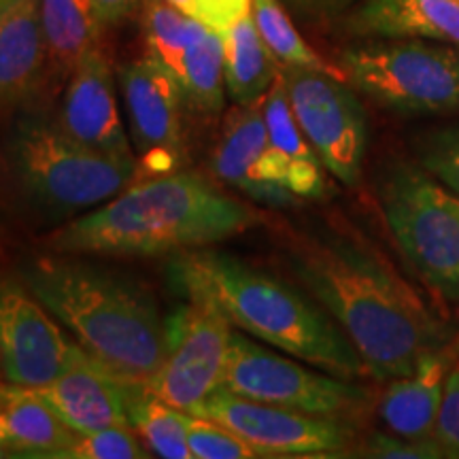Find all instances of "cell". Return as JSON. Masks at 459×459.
<instances>
[{
	"instance_id": "cell-36",
	"label": "cell",
	"mask_w": 459,
	"mask_h": 459,
	"mask_svg": "<svg viewBox=\"0 0 459 459\" xmlns=\"http://www.w3.org/2000/svg\"><path fill=\"white\" fill-rule=\"evenodd\" d=\"M281 3H283L290 11H294L296 15H302L304 17V9H307V0H281Z\"/></svg>"
},
{
	"instance_id": "cell-3",
	"label": "cell",
	"mask_w": 459,
	"mask_h": 459,
	"mask_svg": "<svg viewBox=\"0 0 459 459\" xmlns=\"http://www.w3.org/2000/svg\"><path fill=\"white\" fill-rule=\"evenodd\" d=\"M24 283L79 347L124 385L145 387L170 349V325L141 285L54 254L28 262Z\"/></svg>"
},
{
	"instance_id": "cell-17",
	"label": "cell",
	"mask_w": 459,
	"mask_h": 459,
	"mask_svg": "<svg viewBox=\"0 0 459 459\" xmlns=\"http://www.w3.org/2000/svg\"><path fill=\"white\" fill-rule=\"evenodd\" d=\"M459 358V336L419 359L411 375L394 378L378 402L389 432L404 438H434L446 378Z\"/></svg>"
},
{
	"instance_id": "cell-2",
	"label": "cell",
	"mask_w": 459,
	"mask_h": 459,
	"mask_svg": "<svg viewBox=\"0 0 459 459\" xmlns=\"http://www.w3.org/2000/svg\"><path fill=\"white\" fill-rule=\"evenodd\" d=\"M254 206L194 170L147 177L48 237L54 254L177 255L206 249L260 223Z\"/></svg>"
},
{
	"instance_id": "cell-34",
	"label": "cell",
	"mask_w": 459,
	"mask_h": 459,
	"mask_svg": "<svg viewBox=\"0 0 459 459\" xmlns=\"http://www.w3.org/2000/svg\"><path fill=\"white\" fill-rule=\"evenodd\" d=\"M96 20L102 30L113 28L128 20L134 13H141L143 0H90Z\"/></svg>"
},
{
	"instance_id": "cell-24",
	"label": "cell",
	"mask_w": 459,
	"mask_h": 459,
	"mask_svg": "<svg viewBox=\"0 0 459 459\" xmlns=\"http://www.w3.org/2000/svg\"><path fill=\"white\" fill-rule=\"evenodd\" d=\"M226 60L221 32L203 26L187 45L181 68V85L187 105L203 115H220L226 107Z\"/></svg>"
},
{
	"instance_id": "cell-1",
	"label": "cell",
	"mask_w": 459,
	"mask_h": 459,
	"mask_svg": "<svg viewBox=\"0 0 459 459\" xmlns=\"http://www.w3.org/2000/svg\"><path fill=\"white\" fill-rule=\"evenodd\" d=\"M287 260L302 290L353 342L375 381L411 375L423 355L457 336L455 325L359 234L336 228L307 232L290 245Z\"/></svg>"
},
{
	"instance_id": "cell-38",
	"label": "cell",
	"mask_w": 459,
	"mask_h": 459,
	"mask_svg": "<svg viewBox=\"0 0 459 459\" xmlns=\"http://www.w3.org/2000/svg\"><path fill=\"white\" fill-rule=\"evenodd\" d=\"M22 0H0V15L3 13H7L9 9H13L15 4H20Z\"/></svg>"
},
{
	"instance_id": "cell-8",
	"label": "cell",
	"mask_w": 459,
	"mask_h": 459,
	"mask_svg": "<svg viewBox=\"0 0 459 459\" xmlns=\"http://www.w3.org/2000/svg\"><path fill=\"white\" fill-rule=\"evenodd\" d=\"M223 387L245 398L349 423L372 409V394L364 385L266 349L245 332H234L230 341Z\"/></svg>"
},
{
	"instance_id": "cell-22",
	"label": "cell",
	"mask_w": 459,
	"mask_h": 459,
	"mask_svg": "<svg viewBox=\"0 0 459 459\" xmlns=\"http://www.w3.org/2000/svg\"><path fill=\"white\" fill-rule=\"evenodd\" d=\"M48 48V82H66L82 57L100 45L102 28L90 0H39Z\"/></svg>"
},
{
	"instance_id": "cell-26",
	"label": "cell",
	"mask_w": 459,
	"mask_h": 459,
	"mask_svg": "<svg viewBox=\"0 0 459 459\" xmlns=\"http://www.w3.org/2000/svg\"><path fill=\"white\" fill-rule=\"evenodd\" d=\"M251 15L260 30L264 43L273 51L274 57L285 66L311 68V71L328 73L332 77L344 79L342 68L321 57L304 37L296 30L290 17V9L281 0H251Z\"/></svg>"
},
{
	"instance_id": "cell-27",
	"label": "cell",
	"mask_w": 459,
	"mask_h": 459,
	"mask_svg": "<svg viewBox=\"0 0 459 459\" xmlns=\"http://www.w3.org/2000/svg\"><path fill=\"white\" fill-rule=\"evenodd\" d=\"M141 26L149 54L156 56L177 77H181L186 49L203 30V22L172 7L166 0H143Z\"/></svg>"
},
{
	"instance_id": "cell-16",
	"label": "cell",
	"mask_w": 459,
	"mask_h": 459,
	"mask_svg": "<svg viewBox=\"0 0 459 459\" xmlns=\"http://www.w3.org/2000/svg\"><path fill=\"white\" fill-rule=\"evenodd\" d=\"M262 100L254 105H237V108L228 115L213 153H211L209 166L217 179L243 192L254 203L287 209L298 203L296 194L257 177V162H260L264 149L268 147Z\"/></svg>"
},
{
	"instance_id": "cell-20",
	"label": "cell",
	"mask_w": 459,
	"mask_h": 459,
	"mask_svg": "<svg viewBox=\"0 0 459 459\" xmlns=\"http://www.w3.org/2000/svg\"><path fill=\"white\" fill-rule=\"evenodd\" d=\"M77 436L37 389L0 383V438L11 455L65 459Z\"/></svg>"
},
{
	"instance_id": "cell-32",
	"label": "cell",
	"mask_w": 459,
	"mask_h": 459,
	"mask_svg": "<svg viewBox=\"0 0 459 459\" xmlns=\"http://www.w3.org/2000/svg\"><path fill=\"white\" fill-rule=\"evenodd\" d=\"M434 438L443 446L445 457L459 459V358L446 378Z\"/></svg>"
},
{
	"instance_id": "cell-10",
	"label": "cell",
	"mask_w": 459,
	"mask_h": 459,
	"mask_svg": "<svg viewBox=\"0 0 459 459\" xmlns=\"http://www.w3.org/2000/svg\"><path fill=\"white\" fill-rule=\"evenodd\" d=\"M187 294L181 317L170 328V349L145 389L175 409L192 412L223 385L232 321L203 287L179 283Z\"/></svg>"
},
{
	"instance_id": "cell-19",
	"label": "cell",
	"mask_w": 459,
	"mask_h": 459,
	"mask_svg": "<svg viewBox=\"0 0 459 459\" xmlns=\"http://www.w3.org/2000/svg\"><path fill=\"white\" fill-rule=\"evenodd\" d=\"M347 30L364 39H421L459 49L455 0H361Z\"/></svg>"
},
{
	"instance_id": "cell-35",
	"label": "cell",
	"mask_w": 459,
	"mask_h": 459,
	"mask_svg": "<svg viewBox=\"0 0 459 459\" xmlns=\"http://www.w3.org/2000/svg\"><path fill=\"white\" fill-rule=\"evenodd\" d=\"M358 3H361V0H307L304 17H317V20L319 17H332L351 9Z\"/></svg>"
},
{
	"instance_id": "cell-4",
	"label": "cell",
	"mask_w": 459,
	"mask_h": 459,
	"mask_svg": "<svg viewBox=\"0 0 459 459\" xmlns=\"http://www.w3.org/2000/svg\"><path fill=\"white\" fill-rule=\"evenodd\" d=\"M172 268L179 283L203 287L251 338L330 375L370 377L341 325L302 287L211 247L177 254Z\"/></svg>"
},
{
	"instance_id": "cell-37",
	"label": "cell",
	"mask_w": 459,
	"mask_h": 459,
	"mask_svg": "<svg viewBox=\"0 0 459 459\" xmlns=\"http://www.w3.org/2000/svg\"><path fill=\"white\" fill-rule=\"evenodd\" d=\"M166 3L172 4V7L181 9L183 13L189 15V9H192V0H166Z\"/></svg>"
},
{
	"instance_id": "cell-28",
	"label": "cell",
	"mask_w": 459,
	"mask_h": 459,
	"mask_svg": "<svg viewBox=\"0 0 459 459\" xmlns=\"http://www.w3.org/2000/svg\"><path fill=\"white\" fill-rule=\"evenodd\" d=\"M187 445L194 459H255L260 457L232 429L209 417L186 412Z\"/></svg>"
},
{
	"instance_id": "cell-13",
	"label": "cell",
	"mask_w": 459,
	"mask_h": 459,
	"mask_svg": "<svg viewBox=\"0 0 459 459\" xmlns=\"http://www.w3.org/2000/svg\"><path fill=\"white\" fill-rule=\"evenodd\" d=\"M73 342L26 283L0 281V377L43 387L65 370Z\"/></svg>"
},
{
	"instance_id": "cell-14",
	"label": "cell",
	"mask_w": 459,
	"mask_h": 459,
	"mask_svg": "<svg viewBox=\"0 0 459 459\" xmlns=\"http://www.w3.org/2000/svg\"><path fill=\"white\" fill-rule=\"evenodd\" d=\"M57 124L82 145L119 160H136L115 99V79L105 49L94 48L66 79Z\"/></svg>"
},
{
	"instance_id": "cell-33",
	"label": "cell",
	"mask_w": 459,
	"mask_h": 459,
	"mask_svg": "<svg viewBox=\"0 0 459 459\" xmlns=\"http://www.w3.org/2000/svg\"><path fill=\"white\" fill-rule=\"evenodd\" d=\"M247 13H251V0H192L189 9V17L217 32L228 30Z\"/></svg>"
},
{
	"instance_id": "cell-6",
	"label": "cell",
	"mask_w": 459,
	"mask_h": 459,
	"mask_svg": "<svg viewBox=\"0 0 459 459\" xmlns=\"http://www.w3.org/2000/svg\"><path fill=\"white\" fill-rule=\"evenodd\" d=\"M389 232L429 290L459 302V196L419 164L392 160L378 177Z\"/></svg>"
},
{
	"instance_id": "cell-5",
	"label": "cell",
	"mask_w": 459,
	"mask_h": 459,
	"mask_svg": "<svg viewBox=\"0 0 459 459\" xmlns=\"http://www.w3.org/2000/svg\"><path fill=\"white\" fill-rule=\"evenodd\" d=\"M13 166L34 203L57 215H82L130 187L136 160H119L82 145L57 119L28 117L13 136Z\"/></svg>"
},
{
	"instance_id": "cell-23",
	"label": "cell",
	"mask_w": 459,
	"mask_h": 459,
	"mask_svg": "<svg viewBox=\"0 0 459 459\" xmlns=\"http://www.w3.org/2000/svg\"><path fill=\"white\" fill-rule=\"evenodd\" d=\"M226 90L237 105H254L268 94L281 62L264 43L254 15L247 13L221 32Z\"/></svg>"
},
{
	"instance_id": "cell-31",
	"label": "cell",
	"mask_w": 459,
	"mask_h": 459,
	"mask_svg": "<svg viewBox=\"0 0 459 459\" xmlns=\"http://www.w3.org/2000/svg\"><path fill=\"white\" fill-rule=\"evenodd\" d=\"M358 455L378 459H440L443 446L436 438H404L400 434L372 432L359 445Z\"/></svg>"
},
{
	"instance_id": "cell-40",
	"label": "cell",
	"mask_w": 459,
	"mask_h": 459,
	"mask_svg": "<svg viewBox=\"0 0 459 459\" xmlns=\"http://www.w3.org/2000/svg\"><path fill=\"white\" fill-rule=\"evenodd\" d=\"M455 3H459V0H455Z\"/></svg>"
},
{
	"instance_id": "cell-9",
	"label": "cell",
	"mask_w": 459,
	"mask_h": 459,
	"mask_svg": "<svg viewBox=\"0 0 459 459\" xmlns=\"http://www.w3.org/2000/svg\"><path fill=\"white\" fill-rule=\"evenodd\" d=\"M291 111L324 169L342 186L364 175L368 117L355 90L328 73L281 65Z\"/></svg>"
},
{
	"instance_id": "cell-18",
	"label": "cell",
	"mask_w": 459,
	"mask_h": 459,
	"mask_svg": "<svg viewBox=\"0 0 459 459\" xmlns=\"http://www.w3.org/2000/svg\"><path fill=\"white\" fill-rule=\"evenodd\" d=\"M48 82V48L39 0H22L0 15V107L26 105Z\"/></svg>"
},
{
	"instance_id": "cell-30",
	"label": "cell",
	"mask_w": 459,
	"mask_h": 459,
	"mask_svg": "<svg viewBox=\"0 0 459 459\" xmlns=\"http://www.w3.org/2000/svg\"><path fill=\"white\" fill-rule=\"evenodd\" d=\"M132 426H111L79 434L65 459H141L149 457Z\"/></svg>"
},
{
	"instance_id": "cell-29",
	"label": "cell",
	"mask_w": 459,
	"mask_h": 459,
	"mask_svg": "<svg viewBox=\"0 0 459 459\" xmlns=\"http://www.w3.org/2000/svg\"><path fill=\"white\" fill-rule=\"evenodd\" d=\"M417 164L459 196V126L429 130L415 141Z\"/></svg>"
},
{
	"instance_id": "cell-21",
	"label": "cell",
	"mask_w": 459,
	"mask_h": 459,
	"mask_svg": "<svg viewBox=\"0 0 459 459\" xmlns=\"http://www.w3.org/2000/svg\"><path fill=\"white\" fill-rule=\"evenodd\" d=\"M264 122L268 130V143L274 152L283 158L287 166L285 187L298 198L319 200L325 196L324 164L311 143L307 141L300 126L296 122V115L291 111L290 96L283 82V74H277L268 94L262 100Z\"/></svg>"
},
{
	"instance_id": "cell-12",
	"label": "cell",
	"mask_w": 459,
	"mask_h": 459,
	"mask_svg": "<svg viewBox=\"0 0 459 459\" xmlns=\"http://www.w3.org/2000/svg\"><path fill=\"white\" fill-rule=\"evenodd\" d=\"M130 141L139 172L136 177H158L181 170L186 160V91L175 73L153 54L128 62L117 73Z\"/></svg>"
},
{
	"instance_id": "cell-11",
	"label": "cell",
	"mask_w": 459,
	"mask_h": 459,
	"mask_svg": "<svg viewBox=\"0 0 459 459\" xmlns=\"http://www.w3.org/2000/svg\"><path fill=\"white\" fill-rule=\"evenodd\" d=\"M192 412L230 428L260 457H341L358 440L355 423L251 400L223 385Z\"/></svg>"
},
{
	"instance_id": "cell-7",
	"label": "cell",
	"mask_w": 459,
	"mask_h": 459,
	"mask_svg": "<svg viewBox=\"0 0 459 459\" xmlns=\"http://www.w3.org/2000/svg\"><path fill=\"white\" fill-rule=\"evenodd\" d=\"M347 83L400 115L459 113V49L421 39H370L338 56Z\"/></svg>"
},
{
	"instance_id": "cell-39",
	"label": "cell",
	"mask_w": 459,
	"mask_h": 459,
	"mask_svg": "<svg viewBox=\"0 0 459 459\" xmlns=\"http://www.w3.org/2000/svg\"><path fill=\"white\" fill-rule=\"evenodd\" d=\"M7 455H11V453L7 449V445L3 443V438H0V457H7Z\"/></svg>"
},
{
	"instance_id": "cell-15",
	"label": "cell",
	"mask_w": 459,
	"mask_h": 459,
	"mask_svg": "<svg viewBox=\"0 0 459 459\" xmlns=\"http://www.w3.org/2000/svg\"><path fill=\"white\" fill-rule=\"evenodd\" d=\"M37 394L77 434L111 426H132L128 385L108 375L79 344H73L65 370Z\"/></svg>"
},
{
	"instance_id": "cell-25",
	"label": "cell",
	"mask_w": 459,
	"mask_h": 459,
	"mask_svg": "<svg viewBox=\"0 0 459 459\" xmlns=\"http://www.w3.org/2000/svg\"><path fill=\"white\" fill-rule=\"evenodd\" d=\"M128 415L132 428L153 455L194 459L187 445L186 411L166 404L145 387L128 385Z\"/></svg>"
}]
</instances>
